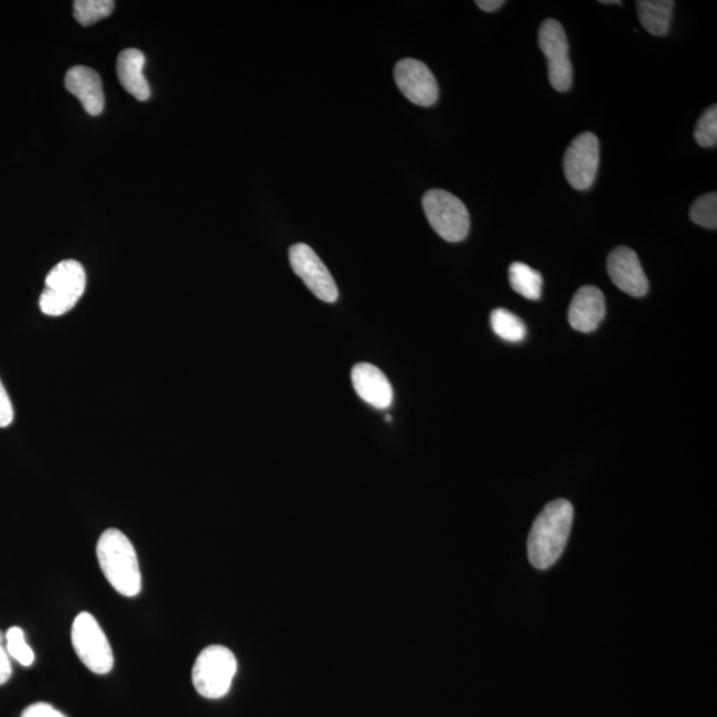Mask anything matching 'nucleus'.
<instances>
[{"label":"nucleus","instance_id":"6ab92c4d","mask_svg":"<svg viewBox=\"0 0 717 717\" xmlns=\"http://www.w3.org/2000/svg\"><path fill=\"white\" fill-rule=\"evenodd\" d=\"M115 10L113 0H76L74 17L82 25L95 24L108 18Z\"/></svg>","mask_w":717,"mask_h":717},{"label":"nucleus","instance_id":"aec40b11","mask_svg":"<svg viewBox=\"0 0 717 717\" xmlns=\"http://www.w3.org/2000/svg\"><path fill=\"white\" fill-rule=\"evenodd\" d=\"M689 217L694 224L715 231L717 227L716 192L704 194L697 199L691 206Z\"/></svg>","mask_w":717,"mask_h":717},{"label":"nucleus","instance_id":"f3484780","mask_svg":"<svg viewBox=\"0 0 717 717\" xmlns=\"http://www.w3.org/2000/svg\"><path fill=\"white\" fill-rule=\"evenodd\" d=\"M510 282L517 295L531 301H538L543 295V276L523 263H514L510 267Z\"/></svg>","mask_w":717,"mask_h":717},{"label":"nucleus","instance_id":"ddd939ff","mask_svg":"<svg viewBox=\"0 0 717 717\" xmlns=\"http://www.w3.org/2000/svg\"><path fill=\"white\" fill-rule=\"evenodd\" d=\"M606 315V301L602 290L596 286H584L574 296L569 309V323L578 332L596 331Z\"/></svg>","mask_w":717,"mask_h":717},{"label":"nucleus","instance_id":"dca6fc26","mask_svg":"<svg viewBox=\"0 0 717 717\" xmlns=\"http://www.w3.org/2000/svg\"><path fill=\"white\" fill-rule=\"evenodd\" d=\"M675 3L673 0H639L636 11L645 31L655 36L666 35L670 31Z\"/></svg>","mask_w":717,"mask_h":717},{"label":"nucleus","instance_id":"5701e85b","mask_svg":"<svg viewBox=\"0 0 717 717\" xmlns=\"http://www.w3.org/2000/svg\"><path fill=\"white\" fill-rule=\"evenodd\" d=\"M12 421H14V407H12L8 390L0 381V428L11 426Z\"/></svg>","mask_w":717,"mask_h":717},{"label":"nucleus","instance_id":"f8f14e48","mask_svg":"<svg viewBox=\"0 0 717 717\" xmlns=\"http://www.w3.org/2000/svg\"><path fill=\"white\" fill-rule=\"evenodd\" d=\"M352 386L363 402L376 409H388L394 403V389L383 371L373 364L361 363L352 368Z\"/></svg>","mask_w":717,"mask_h":717},{"label":"nucleus","instance_id":"1a4fd4ad","mask_svg":"<svg viewBox=\"0 0 717 717\" xmlns=\"http://www.w3.org/2000/svg\"><path fill=\"white\" fill-rule=\"evenodd\" d=\"M290 265L292 270L309 290L323 302L334 303L339 298L335 279L324 266L318 254L309 245L297 244L290 247Z\"/></svg>","mask_w":717,"mask_h":717},{"label":"nucleus","instance_id":"6e6552de","mask_svg":"<svg viewBox=\"0 0 717 717\" xmlns=\"http://www.w3.org/2000/svg\"><path fill=\"white\" fill-rule=\"evenodd\" d=\"M599 140L595 133L584 132L576 137L567 148L564 171L569 184L577 191H588L595 184L598 167Z\"/></svg>","mask_w":717,"mask_h":717},{"label":"nucleus","instance_id":"0eeeda50","mask_svg":"<svg viewBox=\"0 0 717 717\" xmlns=\"http://www.w3.org/2000/svg\"><path fill=\"white\" fill-rule=\"evenodd\" d=\"M539 49L547 58L549 81L558 93L569 90L572 83V65L566 32L554 19H546L538 32Z\"/></svg>","mask_w":717,"mask_h":717},{"label":"nucleus","instance_id":"9b49d317","mask_svg":"<svg viewBox=\"0 0 717 717\" xmlns=\"http://www.w3.org/2000/svg\"><path fill=\"white\" fill-rule=\"evenodd\" d=\"M609 276L619 290L631 297L648 295L649 279L645 277L641 260L630 247H617L608 258Z\"/></svg>","mask_w":717,"mask_h":717},{"label":"nucleus","instance_id":"a211bd4d","mask_svg":"<svg viewBox=\"0 0 717 717\" xmlns=\"http://www.w3.org/2000/svg\"><path fill=\"white\" fill-rule=\"evenodd\" d=\"M491 325L494 334L506 342H523L526 336L525 323L513 312L505 309H497L492 312Z\"/></svg>","mask_w":717,"mask_h":717},{"label":"nucleus","instance_id":"bb28decb","mask_svg":"<svg viewBox=\"0 0 717 717\" xmlns=\"http://www.w3.org/2000/svg\"><path fill=\"white\" fill-rule=\"evenodd\" d=\"M601 3H603V4H619V6L622 4V2H619V0H602Z\"/></svg>","mask_w":717,"mask_h":717},{"label":"nucleus","instance_id":"4be33fe9","mask_svg":"<svg viewBox=\"0 0 717 717\" xmlns=\"http://www.w3.org/2000/svg\"><path fill=\"white\" fill-rule=\"evenodd\" d=\"M695 140L703 148H714L717 142V107H710L697 121Z\"/></svg>","mask_w":717,"mask_h":717},{"label":"nucleus","instance_id":"9d476101","mask_svg":"<svg viewBox=\"0 0 717 717\" xmlns=\"http://www.w3.org/2000/svg\"><path fill=\"white\" fill-rule=\"evenodd\" d=\"M395 82L410 103L434 106L439 99V86L432 71L416 58H403L395 67Z\"/></svg>","mask_w":717,"mask_h":717},{"label":"nucleus","instance_id":"f03ea898","mask_svg":"<svg viewBox=\"0 0 717 717\" xmlns=\"http://www.w3.org/2000/svg\"><path fill=\"white\" fill-rule=\"evenodd\" d=\"M97 559L107 581L119 595H140L142 578L139 558L132 543L119 529H107L97 541Z\"/></svg>","mask_w":717,"mask_h":717},{"label":"nucleus","instance_id":"4468645a","mask_svg":"<svg viewBox=\"0 0 717 717\" xmlns=\"http://www.w3.org/2000/svg\"><path fill=\"white\" fill-rule=\"evenodd\" d=\"M65 87L82 101L88 115L103 114L106 97H104L101 77L95 69L83 65L72 67L65 75Z\"/></svg>","mask_w":717,"mask_h":717},{"label":"nucleus","instance_id":"f257e3e1","mask_svg":"<svg viewBox=\"0 0 717 717\" xmlns=\"http://www.w3.org/2000/svg\"><path fill=\"white\" fill-rule=\"evenodd\" d=\"M574 520L570 501L550 502L534 521L527 541L531 564L539 570L549 569L563 556Z\"/></svg>","mask_w":717,"mask_h":717},{"label":"nucleus","instance_id":"412c9836","mask_svg":"<svg viewBox=\"0 0 717 717\" xmlns=\"http://www.w3.org/2000/svg\"><path fill=\"white\" fill-rule=\"evenodd\" d=\"M6 650L11 657L22 664L24 667H30L35 662L34 651L30 648L28 642H25L24 631L18 625L9 629L6 632Z\"/></svg>","mask_w":717,"mask_h":717},{"label":"nucleus","instance_id":"393cba45","mask_svg":"<svg viewBox=\"0 0 717 717\" xmlns=\"http://www.w3.org/2000/svg\"><path fill=\"white\" fill-rule=\"evenodd\" d=\"M4 634L3 632H0V686L8 683L12 675L10 655L8 650L4 648Z\"/></svg>","mask_w":717,"mask_h":717},{"label":"nucleus","instance_id":"7ed1b4c3","mask_svg":"<svg viewBox=\"0 0 717 717\" xmlns=\"http://www.w3.org/2000/svg\"><path fill=\"white\" fill-rule=\"evenodd\" d=\"M86 286L87 274L83 265L75 259L62 260L45 278V289L39 301L43 314H67L81 301Z\"/></svg>","mask_w":717,"mask_h":717},{"label":"nucleus","instance_id":"b1692460","mask_svg":"<svg viewBox=\"0 0 717 717\" xmlns=\"http://www.w3.org/2000/svg\"><path fill=\"white\" fill-rule=\"evenodd\" d=\"M21 717H67L49 703H35L23 710Z\"/></svg>","mask_w":717,"mask_h":717},{"label":"nucleus","instance_id":"39448f33","mask_svg":"<svg viewBox=\"0 0 717 717\" xmlns=\"http://www.w3.org/2000/svg\"><path fill=\"white\" fill-rule=\"evenodd\" d=\"M75 653L89 671L107 675L115 666L113 648L96 618L90 612H81L71 631Z\"/></svg>","mask_w":717,"mask_h":717},{"label":"nucleus","instance_id":"a878e982","mask_svg":"<svg viewBox=\"0 0 717 717\" xmlns=\"http://www.w3.org/2000/svg\"><path fill=\"white\" fill-rule=\"evenodd\" d=\"M475 4L479 6L481 10L486 12L497 11L505 4L504 0H478Z\"/></svg>","mask_w":717,"mask_h":717},{"label":"nucleus","instance_id":"2eb2a0df","mask_svg":"<svg viewBox=\"0 0 717 717\" xmlns=\"http://www.w3.org/2000/svg\"><path fill=\"white\" fill-rule=\"evenodd\" d=\"M146 62V55L140 50L128 49L121 52L116 64L121 86L140 101H147L152 94L151 86L142 74Z\"/></svg>","mask_w":717,"mask_h":717},{"label":"nucleus","instance_id":"20e7f679","mask_svg":"<svg viewBox=\"0 0 717 717\" xmlns=\"http://www.w3.org/2000/svg\"><path fill=\"white\" fill-rule=\"evenodd\" d=\"M237 668L236 656L229 649L208 645L194 663L193 686L205 699H221L229 693Z\"/></svg>","mask_w":717,"mask_h":717},{"label":"nucleus","instance_id":"423d86ee","mask_svg":"<svg viewBox=\"0 0 717 717\" xmlns=\"http://www.w3.org/2000/svg\"><path fill=\"white\" fill-rule=\"evenodd\" d=\"M422 208L432 229L448 243L465 239L471 227V217L462 201L452 193L432 189L424 194Z\"/></svg>","mask_w":717,"mask_h":717}]
</instances>
